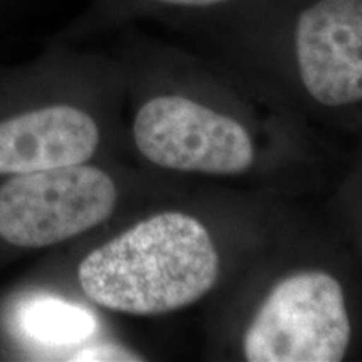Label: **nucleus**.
<instances>
[{
	"instance_id": "f257e3e1",
	"label": "nucleus",
	"mask_w": 362,
	"mask_h": 362,
	"mask_svg": "<svg viewBox=\"0 0 362 362\" xmlns=\"http://www.w3.org/2000/svg\"><path fill=\"white\" fill-rule=\"evenodd\" d=\"M221 274L223 257L210 226L175 208L144 216L86 253L78 284L104 310L158 317L203 300Z\"/></svg>"
},
{
	"instance_id": "f03ea898",
	"label": "nucleus",
	"mask_w": 362,
	"mask_h": 362,
	"mask_svg": "<svg viewBox=\"0 0 362 362\" xmlns=\"http://www.w3.org/2000/svg\"><path fill=\"white\" fill-rule=\"evenodd\" d=\"M351 341L341 280L320 267L302 265L267 285L245 315L237 347L247 362H339Z\"/></svg>"
},
{
	"instance_id": "7ed1b4c3",
	"label": "nucleus",
	"mask_w": 362,
	"mask_h": 362,
	"mask_svg": "<svg viewBox=\"0 0 362 362\" xmlns=\"http://www.w3.org/2000/svg\"><path fill=\"white\" fill-rule=\"evenodd\" d=\"M133 141L156 168L235 178L259 163V141L237 115L181 93L148 98L133 117Z\"/></svg>"
},
{
	"instance_id": "20e7f679",
	"label": "nucleus",
	"mask_w": 362,
	"mask_h": 362,
	"mask_svg": "<svg viewBox=\"0 0 362 362\" xmlns=\"http://www.w3.org/2000/svg\"><path fill=\"white\" fill-rule=\"evenodd\" d=\"M117 202L115 178L89 163L16 175L0 187V240L17 248L59 245L111 218Z\"/></svg>"
},
{
	"instance_id": "39448f33",
	"label": "nucleus",
	"mask_w": 362,
	"mask_h": 362,
	"mask_svg": "<svg viewBox=\"0 0 362 362\" xmlns=\"http://www.w3.org/2000/svg\"><path fill=\"white\" fill-rule=\"evenodd\" d=\"M297 76L307 99L322 107L362 101V0H319L298 16Z\"/></svg>"
},
{
	"instance_id": "423d86ee",
	"label": "nucleus",
	"mask_w": 362,
	"mask_h": 362,
	"mask_svg": "<svg viewBox=\"0 0 362 362\" xmlns=\"http://www.w3.org/2000/svg\"><path fill=\"white\" fill-rule=\"evenodd\" d=\"M101 143L98 121L74 104H49L0 121V175L89 163Z\"/></svg>"
},
{
	"instance_id": "0eeeda50",
	"label": "nucleus",
	"mask_w": 362,
	"mask_h": 362,
	"mask_svg": "<svg viewBox=\"0 0 362 362\" xmlns=\"http://www.w3.org/2000/svg\"><path fill=\"white\" fill-rule=\"evenodd\" d=\"M24 332L44 346L79 344L94 330V320L78 305L59 298H35L27 302L21 312Z\"/></svg>"
},
{
	"instance_id": "6e6552de",
	"label": "nucleus",
	"mask_w": 362,
	"mask_h": 362,
	"mask_svg": "<svg viewBox=\"0 0 362 362\" xmlns=\"http://www.w3.org/2000/svg\"><path fill=\"white\" fill-rule=\"evenodd\" d=\"M134 352L123 347L112 346V344H96V346H88L84 349L76 352L71 361H136Z\"/></svg>"
},
{
	"instance_id": "1a4fd4ad",
	"label": "nucleus",
	"mask_w": 362,
	"mask_h": 362,
	"mask_svg": "<svg viewBox=\"0 0 362 362\" xmlns=\"http://www.w3.org/2000/svg\"><path fill=\"white\" fill-rule=\"evenodd\" d=\"M158 2L168 4V6H180V7H210L216 4L228 2V0H158Z\"/></svg>"
}]
</instances>
